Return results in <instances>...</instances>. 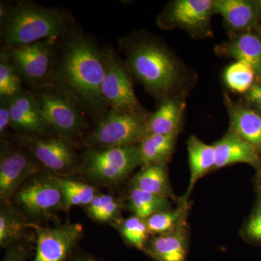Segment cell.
I'll return each mask as SVG.
<instances>
[{
    "label": "cell",
    "instance_id": "1",
    "mask_svg": "<svg viewBox=\"0 0 261 261\" xmlns=\"http://www.w3.org/2000/svg\"><path fill=\"white\" fill-rule=\"evenodd\" d=\"M106 70V49L76 25L58 39L51 84L97 123L108 111L102 95Z\"/></svg>",
    "mask_w": 261,
    "mask_h": 261
},
{
    "label": "cell",
    "instance_id": "2",
    "mask_svg": "<svg viewBox=\"0 0 261 261\" xmlns=\"http://www.w3.org/2000/svg\"><path fill=\"white\" fill-rule=\"evenodd\" d=\"M130 75L160 101L184 98L197 76L164 42L146 31L133 32L119 40Z\"/></svg>",
    "mask_w": 261,
    "mask_h": 261
},
{
    "label": "cell",
    "instance_id": "3",
    "mask_svg": "<svg viewBox=\"0 0 261 261\" xmlns=\"http://www.w3.org/2000/svg\"><path fill=\"white\" fill-rule=\"evenodd\" d=\"M75 25L73 17L61 8L28 0L0 3V34L4 48L58 39Z\"/></svg>",
    "mask_w": 261,
    "mask_h": 261
},
{
    "label": "cell",
    "instance_id": "4",
    "mask_svg": "<svg viewBox=\"0 0 261 261\" xmlns=\"http://www.w3.org/2000/svg\"><path fill=\"white\" fill-rule=\"evenodd\" d=\"M138 166H141L138 145L111 148L87 147L81 154V172L98 185L120 183Z\"/></svg>",
    "mask_w": 261,
    "mask_h": 261
},
{
    "label": "cell",
    "instance_id": "5",
    "mask_svg": "<svg viewBox=\"0 0 261 261\" xmlns=\"http://www.w3.org/2000/svg\"><path fill=\"white\" fill-rule=\"evenodd\" d=\"M32 92L55 135L73 142L84 135L88 128L87 115L61 89L50 84Z\"/></svg>",
    "mask_w": 261,
    "mask_h": 261
},
{
    "label": "cell",
    "instance_id": "6",
    "mask_svg": "<svg viewBox=\"0 0 261 261\" xmlns=\"http://www.w3.org/2000/svg\"><path fill=\"white\" fill-rule=\"evenodd\" d=\"M149 116L109 108L95 128L84 137V144L95 148L139 145L147 135Z\"/></svg>",
    "mask_w": 261,
    "mask_h": 261
},
{
    "label": "cell",
    "instance_id": "7",
    "mask_svg": "<svg viewBox=\"0 0 261 261\" xmlns=\"http://www.w3.org/2000/svg\"><path fill=\"white\" fill-rule=\"evenodd\" d=\"M42 171L24 182L12 198L15 207L32 219L50 218L64 210L61 178Z\"/></svg>",
    "mask_w": 261,
    "mask_h": 261
},
{
    "label": "cell",
    "instance_id": "8",
    "mask_svg": "<svg viewBox=\"0 0 261 261\" xmlns=\"http://www.w3.org/2000/svg\"><path fill=\"white\" fill-rule=\"evenodd\" d=\"M58 39H45L19 47L2 48L6 51L10 63L29 90L51 84Z\"/></svg>",
    "mask_w": 261,
    "mask_h": 261
},
{
    "label": "cell",
    "instance_id": "9",
    "mask_svg": "<svg viewBox=\"0 0 261 261\" xmlns=\"http://www.w3.org/2000/svg\"><path fill=\"white\" fill-rule=\"evenodd\" d=\"M214 0H172L158 15L157 23L164 30L179 29L193 39H205L214 35Z\"/></svg>",
    "mask_w": 261,
    "mask_h": 261
},
{
    "label": "cell",
    "instance_id": "10",
    "mask_svg": "<svg viewBox=\"0 0 261 261\" xmlns=\"http://www.w3.org/2000/svg\"><path fill=\"white\" fill-rule=\"evenodd\" d=\"M18 142L47 172L61 178L80 171L81 156L75 152L72 141L57 135H18Z\"/></svg>",
    "mask_w": 261,
    "mask_h": 261
},
{
    "label": "cell",
    "instance_id": "11",
    "mask_svg": "<svg viewBox=\"0 0 261 261\" xmlns=\"http://www.w3.org/2000/svg\"><path fill=\"white\" fill-rule=\"evenodd\" d=\"M107 70L102 86V95L109 108L125 112L148 116L136 97L132 85V75L126 63L112 49L106 48Z\"/></svg>",
    "mask_w": 261,
    "mask_h": 261
},
{
    "label": "cell",
    "instance_id": "12",
    "mask_svg": "<svg viewBox=\"0 0 261 261\" xmlns=\"http://www.w3.org/2000/svg\"><path fill=\"white\" fill-rule=\"evenodd\" d=\"M44 168L27 147L10 145L1 141L0 151V200L10 203L13 195L22 185Z\"/></svg>",
    "mask_w": 261,
    "mask_h": 261
},
{
    "label": "cell",
    "instance_id": "13",
    "mask_svg": "<svg viewBox=\"0 0 261 261\" xmlns=\"http://www.w3.org/2000/svg\"><path fill=\"white\" fill-rule=\"evenodd\" d=\"M37 233V247L34 261H64L82 237L80 224H58L46 227L31 224Z\"/></svg>",
    "mask_w": 261,
    "mask_h": 261
},
{
    "label": "cell",
    "instance_id": "14",
    "mask_svg": "<svg viewBox=\"0 0 261 261\" xmlns=\"http://www.w3.org/2000/svg\"><path fill=\"white\" fill-rule=\"evenodd\" d=\"M10 104L11 128L18 135H51V128L43 116L32 91L25 89L15 97L8 99Z\"/></svg>",
    "mask_w": 261,
    "mask_h": 261
},
{
    "label": "cell",
    "instance_id": "15",
    "mask_svg": "<svg viewBox=\"0 0 261 261\" xmlns=\"http://www.w3.org/2000/svg\"><path fill=\"white\" fill-rule=\"evenodd\" d=\"M215 15L222 17L228 34L258 32V7L252 0H214Z\"/></svg>",
    "mask_w": 261,
    "mask_h": 261
},
{
    "label": "cell",
    "instance_id": "16",
    "mask_svg": "<svg viewBox=\"0 0 261 261\" xmlns=\"http://www.w3.org/2000/svg\"><path fill=\"white\" fill-rule=\"evenodd\" d=\"M224 101L229 117V130L250 144L261 155V113L241 101H234L224 92Z\"/></svg>",
    "mask_w": 261,
    "mask_h": 261
},
{
    "label": "cell",
    "instance_id": "17",
    "mask_svg": "<svg viewBox=\"0 0 261 261\" xmlns=\"http://www.w3.org/2000/svg\"><path fill=\"white\" fill-rule=\"evenodd\" d=\"M218 56L233 58L251 65L261 79V35L258 32H245L230 34L226 42L216 46Z\"/></svg>",
    "mask_w": 261,
    "mask_h": 261
},
{
    "label": "cell",
    "instance_id": "18",
    "mask_svg": "<svg viewBox=\"0 0 261 261\" xmlns=\"http://www.w3.org/2000/svg\"><path fill=\"white\" fill-rule=\"evenodd\" d=\"M213 145L216 159L214 171L234 163H247L256 169L260 164V153L250 144L231 130H228L222 138Z\"/></svg>",
    "mask_w": 261,
    "mask_h": 261
},
{
    "label": "cell",
    "instance_id": "19",
    "mask_svg": "<svg viewBox=\"0 0 261 261\" xmlns=\"http://www.w3.org/2000/svg\"><path fill=\"white\" fill-rule=\"evenodd\" d=\"M188 228L185 223L172 232L152 236L145 251L154 261H187Z\"/></svg>",
    "mask_w": 261,
    "mask_h": 261
},
{
    "label": "cell",
    "instance_id": "20",
    "mask_svg": "<svg viewBox=\"0 0 261 261\" xmlns=\"http://www.w3.org/2000/svg\"><path fill=\"white\" fill-rule=\"evenodd\" d=\"M184 98H170L160 102L147 119V135H179L184 124L186 102Z\"/></svg>",
    "mask_w": 261,
    "mask_h": 261
},
{
    "label": "cell",
    "instance_id": "21",
    "mask_svg": "<svg viewBox=\"0 0 261 261\" xmlns=\"http://www.w3.org/2000/svg\"><path fill=\"white\" fill-rule=\"evenodd\" d=\"M188 152L190 178L186 193L182 197L181 202L187 203L197 181L207 173L214 171L215 167V149L214 145H207L197 136L192 135L187 141Z\"/></svg>",
    "mask_w": 261,
    "mask_h": 261
},
{
    "label": "cell",
    "instance_id": "22",
    "mask_svg": "<svg viewBox=\"0 0 261 261\" xmlns=\"http://www.w3.org/2000/svg\"><path fill=\"white\" fill-rule=\"evenodd\" d=\"M178 135H146L139 144L141 167L150 165L166 164L172 157Z\"/></svg>",
    "mask_w": 261,
    "mask_h": 261
},
{
    "label": "cell",
    "instance_id": "23",
    "mask_svg": "<svg viewBox=\"0 0 261 261\" xmlns=\"http://www.w3.org/2000/svg\"><path fill=\"white\" fill-rule=\"evenodd\" d=\"M130 186L169 200L176 199L168 178L167 165L166 164L150 165L142 167L139 173L134 176Z\"/></svg>",
    "mask_w": 261,
    "mask_h": 261
},
{
    "label": "cell",
    "instance_id": "24",
    "mask_svg": "<svg viewBox=\"0 0 261 261\" xmlns=\"http://www.w3.org/2000/svg\"><path fill=\"white\" fill-rule=\"evenodd\" d=\"M31 224L27 217L10 203H2L0 210V245L7 248L27 240V231Z\"/></svg>",
    "mask_w": 261,
    "mask_h": 261
},
{
    "label": "cell",
    "instance_id": "25",
    "mask_svg": "<svg viewBox=\"0 0 261 261\" xmlns=\"http://www.w3.org/2000/svg\"><path fill=\"white\" fill-rule=\"evenodd\" d=\"M128 202L133 215L143 219L160 211L171 209L169 199L132 186L128 191Z\"/></svg>",
    "mask_w": 261,
    "mask_h": 261
},
{
    "label": "cell",
    "instance_id": "26",
    "mask_svg": "<svg viewBox=\"0 0 261 261\" xmlns=\"http://www.w3.org/2000/svg\"><path fill=\"white\" fill-rule=\"evenodd\" d=\"M188 209V203L181 202V205L176 208L160 211L149 216L145 219L149 236L172 232L187 223Z\"/></svg>",
    "mask_w": 261,
    "mask_h": 261
},
{
    "label": "cell",
    "instance_id": "27",
    "mask_svg": "<svg viewBox=\"0 0 261 261\" xmlns=\"http://www.w3.org/2000/svg\"><path fill=\"white\" fill-rule=\"evenodd\" d=\"M64 210L75 206H87L92 202L97 192L95 187L84 182L61 178Z\"/></svg>",
    "mask_w": 261,
    "mask_h": 261
},
{
    "label": "cell",
    "instance_id": "28",
    "mask_svg": "<svg viewBox=\"0 0 261 261\" xmlns=\"http://www.w3.org/2000/svg\"><path fill=\"white\" fill-rule=\"evenodd\" d=\"M115 224L126 243L138 250H145L149 239L145 219L132 215L127 219H120Z\"/></svg>",
    "mask_w": 261,
    "mask_h": 261
},
{
    "label": "cell",
    "instance_id": "29",
    "mask_svg": "<svg viewBox=\"0 0 261 261\" xmlns=\"http://www.w3.org/2000/svg\"><path fill=\"white\" fill-rule=\"evenodd\" d=\"M122 205L121 202L112 195L108 194H97L89 205L86 206L89 216L99 222H111L114 224L121 218Z\"/></svg>",
    "mask_w": 261,
    "mask_h": 261
},
{
    "label": "cell",
    "instance_id": "30",
    "mask_svg": "<svg viewBox=\"0 0 261 261\" xmlns=\"http://www.w3.org/2000/svg\"><path fill=\"white\" fill-rule=\"evenodd\" d=\"M251 65L243 61H236L228 65L224 71L225 84L233 92L245 94L256 80Z\"/></svg>",
    "mask_w": 261,
    "mask_h": 261
},
{
    "label": "cell",
    "instance_id": "31",
    "mask_svg": "<svg viewBox=\"0 0 261 261\" xmlns=\"http://www.w3.org/2000/svg\"><path fill=\"white\" fill-rule=\"evenodd\" d=\"M23 82L9 61L4 49L0 51V97L10 99L25 89Z\"/></svg>",
    "mask_w": 261,
    "mask_h": 261
},
{
    "label": "cell",
    "instance_id": "32",
    "mask_svg": "<svg viewBox=\"0 0 261 261\" xmlns=\"http://www.w3.org/2000/svg\"><path fill=\"white\" fill-rule=\"evenodd\" d=\"M243 233L249 241L261 243V195L247 220Z\"/></svg>",
    "mask_w": 261,
    "mask_h": 261
},
{
    "label": "cell",
    "instance_id": "33",
    "mask_svg": "<svg viewBox=\"0 0 261 261\" xmlns=\"http://www.w3.org/2000/svg\"><path fill=\"white\" fill-rule=\"evenodd\" d=\"M240 101L261 113V79L256 78Z\"/></svg>",
    "mask_w": 261,
    "mask_h": 261
},
{
    "label": "cell",
    "instance_id": "34",
    "mask_svg": "<svg viewBox=\"0 0 261 261\" xmlns=\"http://www.w3.org/2000/svg\"><path fill=\"white\" fill-rule=\"evenodd\" d=\"M28 241L19 242L8 247L3 261H25L29 255Z\"/></svg>",
    "mask_w": 261,
    "mask_h": 261
},
{
    "label": "cell",
    "instance_id": "35",
    "mask_svg": "<svg viewBox=\"0 0 261 261\" xmlns=\"http://www.w3.org/2000/svg\"><path fill=\"white\" fill-rule=\"evenodd\" d=\"M11 127V117L8 98L0 97V137L1 141L6 140L8 128Z\"/></svg>",
    "mask_w": 261,
    "mask_h": 261
},
{
    "label": "cell",
    "instance_id": "36",
    "mask_svg": "<svg viewBox=\"0 0 261 261\" xmlns=\"http://www.w3.org/2000/svg\"><path fill=\"white\" fill-rule=\"evenodd\" d=\"M255 189L259 196L261 195V159L258 167L257 168V175L255 177Z\"/></svg>",
    "mask_w": 261,
    "mask_h": 261
},
{
    "label": "cell",
    "instance_id": "37",
    "mask_svg": "<svg viewBox=\"0 0 261 261\" xmlns=\"http://www.w3.org/2000/svg\"><path fill=\"white\" fill-rule=\"evenodd\" d=\"M257 2V7H258V13H259V23H260V27L261 25V0H259Z\"/></svg>",
    "mask_w": 261,
    "mask_h": 261
},
{
    "label": "cell",
    "instance_id": "38",
    "mask_svg": "<svg viewBox=\"0 0 261 261\" xmlns=\"http://www.w3.org/2000/svg\"><path fill=\"white\" fill-rule=\"evenodd\" d=\"M72 261H95L93 259L91 258H77Z\"/></svg>",
    "mask_w": 261,
    "mask_h": 261
},
{
    "label": "cell",
    "instance_id": "39",
    "mask_svg": "<svg viewBox=\"0 0 261 261\" xmlns=\"http://www.w3.org/2000/svg\"><path fill=\"white\" fill-rule=\"evenodd\" d=\"M258 32L260 33V34L261 35V25L260 27H259Z\"/></svg>",
    "mask_w": 261,
    "mask_h": 261
}]
</instances>
